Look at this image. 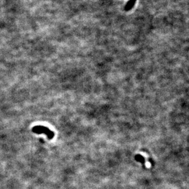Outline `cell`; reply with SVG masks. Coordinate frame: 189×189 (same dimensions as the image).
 <instances>
[{
    "mask_svg": "<svg viewBox=\"0 0 189 189\" xmlns=\"http://www.w3.org/2000/svg\"><path fill=\"white\" fill-rule=\"evenodd\" d=\"M32 131L33 133H37V134H41L44 133L46 135L49 140H52L54 137V133L51 130H50L48 128L43 126H35L33 128Z\"/></svg>",
    "mask_w": 189,
    "mask_h": 189,
    "instance_id": "1",
    "label": "cell"
},
{
    "mask_svg": "<svg viewBox=\"0 0 189 189\" xmlns=\"http://www.w3.org/2000/svg\"><path fill=\"white\" fill-rule=\"evenodd\" d=\"M136 1V0H129L125 6V10L129 11V10H131L133 8V7L134 6Z\"/></svg>",
    "mask_w": 189,
    "mask_h": 189,
    "instance_id": "2",
    "label": "cell"
}]
</instances>
